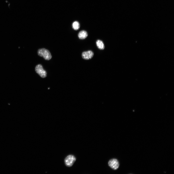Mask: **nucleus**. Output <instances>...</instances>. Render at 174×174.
<instances>
[{"instance_id": "nucleus-1", "label": "nucleus", "mask_w": 174, "mask_h": 174, "mask_svg": "<svg viewBox=\"0 0 174 174\" xmlns=\"http://www.w3.org/2000/svg\"><path fill=\"white\" fill-rule=\"evenodd\" d=\"M37 53L39 56L43 57L46 60H50L51 58V55L50 51L45 48L39 49Z\"/></svg>"}, {"instance_id": "nucleus-2", "label": "nucleus", "mask_w": 174, "mask_h": 174, "mask_svg": "<svg viewBox=\"0 0 174 174\" xmlns=\"http://www.w3.org/2000/svg\"><path fill=\"white\" fill-rule=\"evenodd\" d=\"M76 160V158L73 155H70L67 156L65 159L64 162L65 165L68 167L72 166Z\"/></svg>"}, {"instance_id": "nucleus-3", "label": "nucleus", "mask_w": 174, "mask_h": 174, "mask_svg": "<svg viewBox=\"0 0 174 174\" xmlns=\"http://www.w3.org/2000/svg\"><path fill=\"white\" fill-rule=\"evenodd\" d=\"M35 70L36 72L41 77L44 78L46 76V72L41 65L39 64L37 65L36 67Z\"/></svg>"}, {"instance_id": "nucleus-4", "label": "nucleus", "mask_w": 174, "mask_h": 174, "mask_svg": "<svg viewBox=\"0 0 174 174\" xmlns=\"http://www.w3.org/2000/svg\"><path fill=\"white\" fill-rule=\"evenodd\" d=\"M108 164L109 166L114 170L117 169L119 166L118 161L116 159H113L110 160L108 162Z\"/></svg>"}, {"instance_id": "nucleus-5", "label": "nucleus", "mask_w": 174, "mask_h": 174, "mask_svg": "<svg viewBox=\"0 0 174 174\" xmlns=\"http://www.w3.org/2000/svg\"><path fill=\"white\" fill-rule=\"evenodd\" d=\"M94 55L93 52L91 51L83 52L82 54V58L85 60H89L91 59Z\"/></svg>"}, {"instance_id": "nucleus-6", "label": "nucleus", "mask_w": 174, "mask_h": 174, "mask_svg": "<svg viewBox=\"0 0 174 174\" xmlns=\"http://www.w3.org/2000/svg\"><path fill=\"white\" fill-rule=\"evenodd\" d=\"M78 36L79 39H85L87 37L88 34L86 31L82 30L79 33Z\"/></svg>"}, {"instance_id": "nucleus-7", "label": "nucleus", "mask_w": 174, "mask_h": 174, "mask_svg": "<svg viewBox=\"0 0 174 174\" xmlns=\"http://www.w3.org/2000/svg\"><path fill=\"white\" fill-rule=\"evenodd\" d=\"M96 43L97 47L99 49L101 50H103L104 49V45L102 41L99 40H97L96 42Z\"/></svg>"}, {"instance_id": "nucleus-8", "label": "nucleus", "mask_w": 174, "mask_h": 174, "mask_svg": "<svg viewBox=\"0 0 174 174\" xmlns=\"http://www.w3.org/2000/svg\"><path fill=\"white\" fill-rule=\"evenodd\" d=\"M72 27L75 30H77L80 27L79 23L77 21L74 22L72 24Z\"/></svg>"}]
</instances>
